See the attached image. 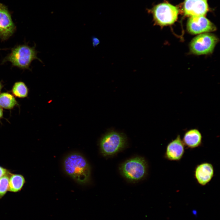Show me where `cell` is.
Returning a JSON list of instances; mask_svg holds the SVG:
<instances>
[{
	"label": "cell",
	"mask_w": 220,
	"mask_h": 220,
	"mask_svg": "<svg viewBox=\"0 0 220 220\" xmlns=\"http://www.w3.org/2000/svg\"><path fill=\"white\" fill-rule=\"evenodd\" d=\"M64 166L66 173L78 183L84 184L89 181L90 167L81 155L76 153L69 155L65 158Z\"/></svg>",
	"instance_id": "6da1fadb"
},
{
	"label": "cell",
	"mask_w": 220,
	"mask_h": 220,
	"mask_svg": "<svg viewBox=\"0 0 220 220\" xmlns=\"http://www.w3.org/2000/svg\"><path fill=\"white\" fill-rule=\"evenodd\" d=\"M38 53L35 46L31 47L27 45H19L12 49L3 62L9 61L14 66L23 69H28L32 61L35 59L42 62L37 57Z\"/></svg>",
	"instance_id": "7a4b0ae2"
},
{
	"label": "cell",
	"mask_w": 220,
	"mask_h": 220,
	"mask_svg": "<svg viewBox=\"0 0 220 220\" xmlns=\"http://www.w3.org/2000/svg\"><path fill=\"white\" fill-rule=\"evenodd\" d=\"M146 10L152 15L155 24L160 26L173 24L177 20L179 13L177 7L167 2L154 5L151 8Z\"/></svg>",
	"instance_id": "3957f363"
},
{
	"label": "cell",
	"mask_w": 220,
	"mask_h": 220,
	"mask_svg": "<svg viewBox=\"0 0 220 220\" xmlns=\"http://www.w3.org/2000/svg\"><path fill=\"white\" fill-rule=\"evenodd\" d=\"M147 164L143 158L136 157L129 159L120 166L122 175L128 180L135 182L140 181L146 176Z\"/></svg>",
	"instance_id": "277c9868"
},
{
	"label": "cell",
	"mask_w": 220,
	"mask_h": 220,
	"mask_svg": "<svg viewBox=\"0 0 220 220\" xmlns=\"http://www.w3.org/2000/svg\"><path fill=\"white\" fill-rule=\"evenodd\" d=\"M126 143L127 138L124 134L114 131L109 132L101 140V152L105 156L113 155L122 150Z\"/></svg>",
	"instance_id": "5b68a950"
},
{
	"label": "cell",
	"mask_w": 220,
	"mask_h": 220,
	"mask_svg": "<svg viewBox=\"0 0 220 220\" xmlns=\"http://www.w3.org/2000/svg\"><path fill=\"white\" fill-rule=\"evenodd\" d=\"M217 37L209 33L200 35L194 38L190 44L191 51L197 55L206 54L213 51L218 42Z\"/></svg>",
	"instance_id": "8992f818"
},
{
	"label": "cell",
	"mask_w": 220,
	"mask_h": 220,
	"mask_svg": "<svg viewBox=\"0 0 220 220\" xmlns=\"http://www.w3.org/2000/svg\"><path fill=\"white\" fill-rule=\"evenodd\" d=\"M187 28L190 33L195 35L215 31V25L204 16L191 17L187 24Z\"/></svg>",
	"instance_id": "52a82bcc"
},
{
	"label": "cell",
	"mask_w": 220,
	"mask_h": 220,
	"mask_svg": "<svg viewBox=\"0 0 220 220\" xmlns=\"http://www.w3.org/2000/svg\"><path fill=\"white\" fill-rule=\"evenodd\" d=\"M16 29L7 7L0 3V38L4 41L11 36Z\"/></svg>",
	"instance_id": "ba28073f"
},
{
	"label": "cell",
	"mask_w": 220,
	"mask_h": 220,
	"mask_svg": "<svg viewBox=\"0 0 220 220\" xmlns=\"http://www.w3.org/2000/svg\"><path fill=\"white\" fill-rule=\"evenodd\" d=\"M209 10L207 0H185L184 15L191 17L204 16Z\"/></svg>",
	"instance_id": "9c48e42d"
},
{
	"label": "cell",
	"mask_w": 220,
	"mask_h": 220,
	"mask_svg": "<svg viewBox=\"0 0 220 220\" xmlns=\"http://www.w3.org/2000/svg\"><path fill=\"white\" fill-rule=\"evenodd\" d=\"M185 152L184 145L180 135L167 145L164 157L171 161H179L183 157Z\"/></svg>",
	"instance_id": "30bf717a"
},
{
	"label": "cell",
	"mask_w": 220,
	"mask_h": 220,
	"mask_svg": "<svg viewBox=\"0 0 220 220\" xmlns=\"http://www.w3.org/2000/svg\"><path fill=\"white\" fill-rule=\"evenodd\" d=\"M214 174L213 165L208 162H204L196 167L194 175L197 183L201 186H205L212 180Z\"/></svg>",
	"instance_id": "8fae6325"
},
{
	"label": "cell",
	"mask_w": 220,
	"mask_h": 220,
	"mask_svg": "<svg viewBox=\"0 0 220 220\" xmlns=\"http://www.w3.org/2000/svg\"><path fill=\"white\" fill-rule=\"evenodd\" d=\"M182 140L185 146L189 148H194L202 145V136L198 129H191L185 132Z\"/></svg>",
	"instance_id": "7c38bea8"
},
{
	"label": "cell",
	"mask_w": 220,
	"mask_h": 220,
	"mask_svg": "<svg viewBox=\"0 0 220 220\" xmlns=\"http://www.w3.org/2000/svg\"><path fill=\"white\" fill-rule=\"evenodd\" d=\"M25 183L24 177L19 174H11L9 176L8 191L16 193L20 191Z\"/></svg>",
	"instance_id": "4fadbf2b"
},
{
	"label": "cell",
	"mask_w": 220,
	"mask_h": 220,
	"mask_svg": "<svg viewBox=\"0 0 220 220\" xmlns=\"http://www.w3.org/2000/svg\"><path fill=\"white\" fill-rule=\"evenodd\" d=\"M18 105V103L14 96L7 92L0 94V107L8 109H11Z\"/></svg>",
	"instance_id": "5bb4252c"
},
{
	"label": "cell",
	"mask_w": 220,
	"mask_h": 220,
	"mask_svg": "<svg viewBox=\"0 0 220 220\" xmlns=\"http://www.w3.org/2000/svg\"><path fill=\"white\" fill-rule=\"evenodd\" d=\"M12 94L20 98L27 97L28 94V89L25 84L22 82L15 83L11 90Z\"/></svg>",
	"instance_id": "9a60e30c"
},
{
	"label": "cell",
	"mask_w": 220,
	"mask_h": 220,
	"mask_svg": "<svg viewBox=\"0 0 220 220\" xmlns=\"http://www.w3.org/2000/svg\"><path fill=\"white\" fill-rule=\"evenodd\" d=\"M9 174V172L0 178V199L2 198L8 191Z\"/></svg>",
	"instance_id": "2e32d148"
},
{
	"label": "cell",
	"mask_w": 220,
	"mask_h": 220,
	"mask_svg": "<svg viewBox=\"0 0 220 220\" xmlns=\"http://www.w3.org/2000/svg\"><path fill=\"white\" fill-rule=\"evenodd\" d=\"M9 173L6 168L0 166V178Z\"/></svg>",
	"instance_id": "e0dca14e"
},
{
	"label": "cell",
	"mask_w": 220,
	"mask_h": 220,
	"mask_svg": "<svg viewBox=\"0 0 220 220\" xmlns=\"http://www.w3.org/2000/svg\"><path fill=\"white\" fill-rule=\"evenodd\" d=\"M3 116V110L1 107H0V119H1Z\"/></svg>",
	"instance_id": "ac0fdd59"
},
{
	"label": "cell",
	"mask_w": 220,
	"mask_h": 220,
	"mask_svg": "<svg viewBox=\"0 0 220 220\" xmlns=\"http://www.w3.org/2000/svg\"><path fill=\"white\" fill-rule=\"evenodd\" d=\"M3 87V85L1 82L0 81V94L1 90Z\"/></svg>",
	"instance_id": "d6986e66"
}]
</instances>
